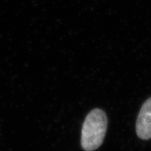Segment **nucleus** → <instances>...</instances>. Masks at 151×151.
<instances>
[{
	"label": "nucleus",
	"instance_id": "obj_1",
	"mask_svg": "<svg viewBox=\"0 0 151 151\" xmlns=\"http://www.w3.org/2000/svg\"><path fill=\"white\" fill-rule=\"evenodd\" d=\"M107 124V116L102 109H94L88 113L81 132V146L84 150L93 151L101 146Z\"/></svg>",
	"mask_w": 151,
	"mask_h": 151
},
{
	"label": "nucleus",
	"instance_id": "obj_2",
	"mask_svg": "<svg viewBox=\"0 0 151 151\" xmlns=\"http://www.w3.org/2000/svg\"><path fill=\"white\" fill-rule=\"evenodd\" d=\"M136 132L142 139L151 138V97L142 106L136 123Z\"/></svg>",
	"mask_w": 151,
	"mask_h": 151
}]
</instances>
